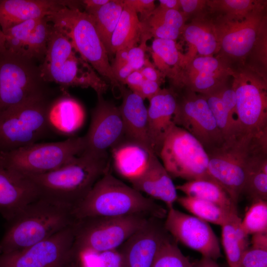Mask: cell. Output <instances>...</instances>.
Here are the masks:
<instances>
[{"instance_id":"cell-1","label":"cell","mask_w":267,"mask_h":267,"mask_svg":"<svg viewBox=\"0 0 267 267\" xmlns=\"http://www.w3.org/2000/svg\"><path fill=\"white\" fill-rule=\"evenodd\" d=\"M109 165L108 158H98L83 152L55 170L23 175L35 184L40 197L74 210L109 171Z\"/></svg>"},{"instance_id":"cell-2","label":"cell","mask_w":267,"mask_h":267,"mask_svg":"<svg viewBox=\"0 0 267 267\" xmlns=\"http://www.w3.org/2000/svg\"><path fill=\"white\" fill-rule=\"evenodd\" d=\"M168 210L152 198L106 173L73 211L76 219L89 217H118L139 214L163 219Z\"/></svg>"},{"instance_id":"cell-3","label":"cell","mask_w":267,"mask_h":267,"mask_svg":"<svg viewBox=\"0 0 267 267\" xmlns=\"http://www.w3.org/2000/svg\"><path fill=\"white\" fill-rule=\"evenodd\" d=\"M73 210L40 197L7 222L1 253L24 250L72 225Z\"/></svg>"},{"instance_id":"cell-4","label":"cell","mask_w":267,"mask_h":267,"mask_svg":"<svg viewBox=\"0 0 267 267\" xmlns=\"http://www.w3.org/2000/svg\"><path fill=\"white\" fill-rule=\"evenodd\" d=\"M267 151V132L237 134L206 151L208 175L237 205L250 162L258 154Z\"/></svg>"},{"instance_id":"cell-5","label":"cell","mask_w":267,"mask_h":267,"mask_svg":"<svg viewBox=\"0 0 267 267\" xmlns=\"http://www.w3.org/2000/svg\"><path fill=\"white\" fill-rule=\"evenodd\" d=\"M46 18L68 38L81 57L110 83L114 95L121 97L124 86L118 82L114 75L109 54L92 17L78 7L63 6Z\"/></svg>"},{"instance_id":"cell-6","label":"cell","mask_w":267,"mask_h":267,"mask_svg":"<svg viewBox=\"0 0 267 267\" xmlns=\"http://www.w3.org/2000/svg\"><path fill=\"white\" fill-rule=\"evenodd\" d=\"M76 53L68 38L51 24L45 55L39 65L42 78L58 85L62 91L69 87L91 88L97 96L102 95L108 84Z\"/></svg>"},{"instance_id":"cell-7","label":"cell","mask_w":267,"mask_h":267,"mask_svg":"<svg viewBox=\"0 0 267 267\" xmlns=\"http://www.w3.org/2000/svg\"><path fill=\"white\" fill-rule=\"evenodd\" d=\"M150 217L139 215L118 217H89L76 219L73 224L74 247L80 255L118 249L144 226Z\"/></svg>"},{"instance_id":"cell-8","label":"cell","mask_w":267,"mask_h":267,"mask_svg":"<svg viewBox=\"0 0 267 267\" xmlns=\"http://www.w3.org/2000/svg\"><path fill=\"white\" fill-rule=\"evenodd\" d=\"M83 136L56 142H36L16 149L0 151V165L23 175L43 174L58 169L81 155Z\"/></svg>"},{"instance_id":"cell-9","label":"cell","mask_w":267,"mask_h":267,"mask_svg":"<svg viewBox=\"0 0 267 267\" xmlns=\"http://www.w3.org/2000/svg\"><path fill=\"white\" fill-rule=\"evenodd\" d=\"M48 95L37 97L0 111V151H7L36 142L50 131L46 113Z\"/></svg>"},{"instance_id":"cell-10","label":"cell","mask_w":267,"mask_h":267,"mask_svg":"<svg viewBox=\"0 0 267 267\" xmlns=\"http://www.w3.org/2000/svg\"><path fill=\"white\" fill-rule=\"evenodd\" d=\"M36 63L7 51L0 53V111L48 95Z\"/></svg>"},{"instance_id":"cell-11","label":"cell","mask_w":267,"mask_h":267,"mask_svg":"<svg viewBox=\"0 0 267 267\" xmlns=\"http://www.w3.org/2000/svg\"><path fill=\"white\" fill-rule=\"evenodd\" d=\"M159 157L171 178L187 181L212 179L208 173V157L205 148L181 127L175 125L172 128L164 140Z\"/></svg>"},{"instance_id":"cell-12","label":"cell","mask_w":267,"mask_h":267,"mask_svg":"<svg viewBox=\"0 0 267 267\" xmlns=\"http://www.w3.org/2000/svg\"><path fill=\"white\" fill-rule=\"evenodd\" d=\"M73 224L24 250L0 254V267H82Z\"/></svg>"},{"instance_id":"cell-13","label":"cell","mask_w":267,"mask_h":267,"mask_svg":"<svg viewBox=\"0 0 267 267\" xmlns=\"http://www.w3.org/2000/svg\"><path fill=\"white\" fill-rule=\"evenodd\" d=\"M236 97L241 131L246 134L267 132V86L265 80L248 71L231 74Z\"/></svg>"},{"instance_id":"cell-14","label":"cell","mask_w":267,"mask_h":267,"mask_svg":"<svg viewBox=\"0 0 267 267\" xmlns=\"http://www.w3.org/2000/svg\"><path fill=\"white\" fill-rule=\"evenodd\" d=\"M174 122L185 130L202 145L206 151L224 140L204 95L187 90L180 99L177 97Z\"/></svg>"},{"instance_id":"cell-15","label":"cell","mask_w":267,"mask_h":267,"mask_svg":"<svg viewBox=\"0 0 267 267\" xmlns=\"http://www.w3.org/2000/svg\"><path fill=\"white\" fill-rule=\"evenodd\" d=\"M91 122L84 135L83 152L98 158H108V150L124 139V127L119 107L97 96Z\"/></svg>"},{"instance_id":"cell-16","label":"cell","mask_w":267,"mask_h":267,"mask_svg":"<svg viewBox=\"0 0 267 267\" xmlns=\"http://www.w3.org/2000/svg\"><path fill=\"white\" fill-rule=\"evenodd\" d=\"M167 210L164 227L176 241L214 261L222 256L219 239L207 222L174 207Z\"/></svg>"},{"instance_id":"cell-17","label":"cell","mask_w":267,"mask_h":267,"mask_svg":"<svg viewBox=\"0 0 267 267\" xmlns=\"http://www.w3.org/2000/svg\"><path fill=\"white\" fill-rule=\"evenodd\" d=\"M261 6L242 15H228L215 26L219 49L236 59L245 58L252 51L260 37L263 24Z\"/></svg>"},{"instance_id":"cell-18","label":"cell","mask_w":267,"mask_h":267,"mask_svg":"<svg viewBox=\"0 0 267 267\" xmlns=\"http://www.w3.org/2000/svg\"><path fill=\"white\" fill-rule=\"evenodd\" d=\"M170 235L162 219L150 218L144 226L117 249L122 267H152L159 249Z\"/></svg>"},{"instance_id":"cell-19","label":"cell","mask_w":267,"mask_h":267,"mask_svg":"<svg viewBox=\"0 0 267 267\" xmlns=\"http://www.w3.org/2000/svg\"><path fill=\"white\" fill-rule=\"evenodd\" d=\"M231 71L213 56H199L186 62L173 80L177 88L203 95L214 92L224 86L226 75Z\"/></svg>"},{"instance_id":"cell-20","label":"cell","mask_w":267,"mask_h":267,"mask_svg":"<svg viewBox=\"0 0 267 267\" xmlns=\"http://www.w3.org/2000/svg\"><path fill=\"white\" fill-rule=\"evenodd\" d=\"M46 17L30 20L3 32L6 51L32 61L43 62L47 49L51 24Z\"/></svg>"},{"instance_id":"cell-21","label":"cell","mask_w":267,"mask_h":267,"mask_svg":"<svg viewBox=\"0 0 267 267\" xmlns=\"http://www.w3.org/2000/svg\"><path fill=\"white\" fill-rule=\"evenodd\" d=\"M40 197L28 178L0 165V214L7 222Z\"/></svg>"},{"instance_id":"cell-22","label":"cell","mask_w":267,"mask_h":267,"mask_svg":"<svg viewBox=\"0 0 267 267\" xmlns=\"http://www.w3.org/2000/svg\"><path fill=\"white\" fill-rule=\"evenodd\" d=\"M149 101L148 135L152 151L158 158L167 135L175 126L174 118L177 107V94L172 89H161Z\"/></svg>"},{"instance_id":"cell-23","label":"cell","mask_w":267,"mask_h":267,"mask_svg":"<svg viewBox=\"0 0 267 267\" xmlns=\"http://www.w3.org/2000/svg\"><path fill=\"white\" fill-rule=\"evenodd\" d=\"M75 1L54 0H0V27L2 31L25 21L47 17L63 6L72 7Z\"/></svg>"},{"instance_id":"cell-24","label":"cell","mask_w":267,"mask_h":267,"mask_svg":"<svg viewBox=\"0 0 267 267\" xmlns=\"http://www.w3.org/2000/svg\"><path fill=\"white\" fill-rule=\"evenodd\" d=\"M130 182L135 190L163 201L168 209L174 207L177 201V190L172 178L154 153L150 154L144 172Z\"/></svg>"},{"instance_id":"cell-25","label":"cell","mask_w":267,"mask_h":267,"mask_svg":"<svg viewBox=\"0 0 267 267\" xmlns=\"http://www.w3.org/2000/svg\"><path fill=\"white\" fill-rule=\"evenodd\" d=\"M122 102L119 107L125 131L124 139L135 143L153 153L148 135L147 109L144 100L130 89L124 88Z\"/></svg>"},{"instance_id":"cell-26","label":"cell","mask_w":267,"mask_h":267,"mask_svg":"<svg viewBox=\"0 0 267 267\" xmlns=\"http://www.w3.org/2000/svg\"><path fill=\"white\" fill-rule=\"evenodd\" d=\"M63 94L50 101L46 113L49 129L58 134L73 136L83 126L86 112L76 99L62 91Z\"/></svg>"},{"instance_id":"cell-27","label":"cell","mask_w":267,"mask_h":267,"mask_svg":"<svg viewBox=\"0 0 267 267\" xmlns=\"http://www.w3.org/2000/svg\"><path fill=\"white\" fill-rule=\"evenodd\" d=\"M204 95L224 139L242 133L236 111V94L231 87L224 86Z\"/></svg>"},{"instance_id":"cell-28","label":"cell","mask_w":267,"mask_h":267,"mask_svg":"<svg viewBox=\"0 0 267 267\" xmlns=\"http://www.w3.org/2000/svg\"><path fill=\"white\" fill-rule=\"evenodd\" d=\"M113 163L116 172L129 181L139 176L146 169L149 153L139 145L122 140L112 148Z\"/></svg>"},{"instance_id":"cell-29","label":"cell","mask_w":267,"mask_h":267,"mask_svg":"<svg viewBox=\"0 0 267 267\" xmlns=\"http://www.w3.org/2000/svg\"><path fill=\"white\" fill-rule=\"evenodd\" d=\"M144 32L150 38L175 41L184 27V17L178 10L156 7L150 17L141 22Z\"/></svg>"},{"instance_id":"cell-30","label":"cell","mask_w":267,"mask_h":267,"mask_svg":"<svg viewBox=\"0 0 267 267\" xmlns=\"http://www.w3.org/2000/svg\"><path fill=\"white\" fill-rule=\"evenodd\" d=\"M241 222L235 211L221 225L222 246L229 267H238L243 254L249 247L248 236L242 229Z\"/></svg>"},{"instance_id":"cell-31","label":"cell","mask_w":267,"mask_h":267,"mask_svg":"<svg viewBox=\"0 0 267 267\" xmlns=\"http://www.w3.org/2000/svg\"><path fill=\"white\" fill-rule=\"evenodd\" d=\"M177 190L185 195L212 202L229 211H237L235 204L227 192L212 179H199L187 181L176 186Z\"/></svg>"},{"instance_id":"cell-32","label":"cell","mask_w":267,"mask_h":267,"mask_svg":"<svg viewBox=\"0 0 267 267\" xmlns=\"http://www.w3.org/2000/svg\"><path fill=\"white\" fill-rule=\"evenodd\" d=\"M141 35V23L137 13L124 4L121 16L111 37V55L115 54L120 49L136 46L140 42Z\"/></svg>"},{"instance_id":"cell-33","label":"cell","mask_w":267,"mask_h":267,"mask_svg":"<svg viewBox=\"0 0 267 267\" xmlns=\"http://www.w3.org/2000/svg\"><path fill=\"white\" fill-rule=\"evenodd\" d=\"M185 41L200 56H213L219 49L216 26L198 20L184 26L182 31Z\"/></svg>"},{"instance_id":"cell-34","label":"cell","mask_w":267,"mask_h":267,"mask_svg":"<svg viewBox=\"0 0 267 267\" xmlns=\"http://www.w3.org/2000/svg\"><path fill=\"white\" fill-rule=\"evenodd\" d=\"M155 64L165 76L173 79L182 66L185 59L176 41L154 39L150 48Z\"/></svg>"},{"instance_id":"cell-35","label":"cell","mask_w":267,"mask_h":267,"mask_svg":"<svg viewBox=\"0 0 267 267\" xmlns=\"http://www.w3.org/2000/svg\"><path fill=\"white\" fill-rule=\"evenodd\" d=\"M124 6L123 0H110L100 7L87 11L93 18L97 32L109 55L111 39Z\"/></svg>"},{"instance_id":"cell-36","label":"cell","mask_w":267,"mask_h":267,"mask_svg":"<svg viewBox=\"0 0 267 267\" xmlns=\"http://www.w3.org/2000/svg\"><path fill=\"white\" fill-rule=\"evenodd\" d=\"M242 193L252 202L267 201V152L258 154L250 162Z\"/></svg>"},{"instance_id":"cell-37","label":"cell","mask_w":267,"mask_h":267,"mask_svg":"<svg viewBox=\"0 0 267 267\" xmlns=\"http://www.w3.org/2000/svg\"><path fill=\"white\" fill-rule=\"evenodd\" d=\"M177 202L194 216L220 226L232 212L227 211L206 200L186 195L178 197Z\"/></svg>"},{"instance_id":"cell-38","label":"cell","mask_w":267,"mask_h":267,"mask_svg":"<svg viewBox=\"0 0 267 267\" xmlns=\"http://www.w3.org/2000/svg\"><path fill=\"white\" fill-rule=\"evenodd\" d=\"M152 267H192V262L182 254L178 242L170 235L159 249Z\"/></svg>"},{"instance_id":"cell-39","label":"cell","mask_w":267,"mask_h":267,"mask_svg":"<svg viewBox=\"0 0 267 267\" xmlns=\"http://www.w3.org/2000/svg\"><path fill=\"white\" fill-rule=\"evenodd\" d=\"M241 227L248 236L267 232V201L252 202L241 220Z\"/></svg>"},{"instance_id":"cell-40","label":"cell","mask_w":267,"mask_h":267,"mask_svg":"<svg viewBox=\"0 0 267 267\" xmlns=\"http://www.w3.org/2000/svg\"><path fill=\"white\" fill-rule=\"evenodd\" d=\"M238 267H267V250L249 247L243 254Z\"/></svg>"},{"instance_id":"cell-41","label":"cell","mask_w":267,"mask_h":267,"mask_svg":"<svg viewBox=\"0 0 267 267\" xmlns=\"http://www.w3.org/2000/svg\"><path fill=\"white\" fill-rule=\"evenodd\" d=\"M228 12L229 15L237 16L245 15L258 7L254 1L249 0H225L216 1Z\"/></svg>"},{"instance_id":"cell-42","label":"cell","mask_w":267,"mask_h":267,"mask_svg":"<svg viewBox=\"0 0 267 267\" xmlns=\"http://www.w3.org/2000/svg\"><path fill=\"white\" fill-rule=\"evenodd\" d=\"M148 40L146 36H142L139 44L129 50L128 61L134 71L140 70L144 65L145 51L147 49L146 42Z\"/></svg>"},{"instance_id":"cell-43","label":"cell","mask_w":267,"mask_h":267,"mask_svg":"<svg viewBox=\"0 0 267 267\" xmlns=\"http://www.w3.org/2000/svg\"><path fill=\"white\" fill-rule=\"evenodd\" d=\"M123 2L140 14V22L146 21L156 8L153 0H125Z\"/></svg>"},{"instance_id":"cell-44","label":"cell","mask_w":267,"mask_h":267,"mask_svg":"<svg viewBox=\"0 0 267 267\" xmlns=\"http://www.w3.org/2000/svg\"><path fill=\"white\" fill-rule=\"evenodd\" d=\"M98 267H122L121 257L118 250L99 253Z\"/></svg>"},{"instance_id":"cell-45","label":"cell","mask_w":267,"mask_h":267,"mask_svg":"<svg viewBox=\"0 0 267 267\" xmlns=\"http://www.w3.org/2000/svg\"><path fill=\"white\" fill-rule=\"evenodd\" d=\"M145 80L161 84L165 76L146 58L144 66L139 70Z\"/></svg>"},{"instance_id":"cell-46","label":"cell","mask_w":267,"mask_h":267,"mask_svg":"<svg viewBox=\"0 0 267 267\" xmlns=\"http://www.w3.org/2000/svg\"><path fill=\"white\" fill-rule=\"evenodd\" d=\"M160 85L157 82L144 80L137 95L143 100H149L160 90Z\"/></svg>"},{"instance_id":"cell-47","label":"cell","mask_w":267,"mask_h":267,"mask_svg":"<svg viewBox=\"0 0 267 267\" xmlns=\"http://www.w3.org/2000/svg\"><path fill=\"white\" fill-rule=\"evenodd\" d=\"M144 80L139 70L134 71L127 78L124 85H127L131 91L138 94Z\"/></svg>"},{"instance_id":"cell-48","label":"cell","mask_w":267,"mask_h":267,"mask_svg":"<svg viewBox=\"0 0 267 267\" xmlns=\"http://www.w3.org/2000/svg\"><path fill=\"white\" fill-rule=\"evenodd\" d=\"M180 7L183 13L189 14L197 10L204 1L197 0H179Z\"/></svg>"},{"instance_id":"cell-49","label":"cell","mask_w":267,"mask_h":267,"mask_svg":"<svg viewBox=\"0 0 267 267\" xmlns=\"http://www.w3.org/2000/svg\"><path fill=\"white\" fill-rule=\"evenodd\" d=\"M251 242L254 247L267 250V232L253 234Z\"/></svg>"},{"instance_id":"cell-50","label":"cell","mask_w":267,"mask_h":267,"mask_svg":"<svg viewBox=\"0 0 267 267\" xmlns=\"http://www.w3.org/2000/svg\"><path fill=\"white\" fill-rule=\"evenodd\" d=\"M110 0H84L81 1L86 12L97 9L106 4Z\"/></svg>"},{"instance_id":"cell-51","label":"cell","mask_w":267,"mask_h":267,"mask_svg":"<svg viewBox=\"0 0 267 267\" xmlns=\"http://www.w3.org/2000/svg\"><path fill=\"white\" fill-rule=\"evenodd\" d=\"M192 267H219L216 261L205 257L192 262Z\"/></svg>"},{"instance_id":"cell-52","label":"cell","mask_w":267,"mask_h":267,"mask_svg":"<svg viewBox=\"0 0 267 267\" xmlns=\"http://www.w3.org/2000/svg\"><path fill=\"white\" fill-rule=\"evenodd\" d=\"M159 7L168 9L178 10L180 8L179 0H160Z\"/></svg>"},{"instance_id":"cell-53","label":"cell","mask_w":267,"mask_h":267,"mask_svg":"<svg viewBox=\"0 0 267 267\" xmlns=\"http://www.w3.org/2000/svg\"><path fill=\"white\" fill-rule=\"evenodd\" d=\"M5 51V36L0 27V53H4Z\"/></svg>"},{"instance_id":"cell-54","label":"cell","mask_w":267,"mask_h":267,"mask_svg":"<svg viewBox=\"0 0 267 267\" xmlns=\"http://www.w3.org/2000/svg\"><path fill=\"white\" fill-rule=\"evenodd\" d=\"M1 247L0 246V254H1Z\"/></svg>"}]
</instances>
